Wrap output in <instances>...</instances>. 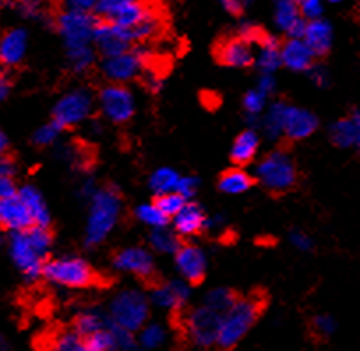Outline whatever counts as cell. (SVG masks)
Returning <instances> with one entry per match:
<instances>
[{"label": "cell", "mask_w": 360, "mask_h": 351, "mask_svg": "<svg viewBox=\"0 0 360 351\" xmlns=\"http://www.w3.org/2000/svg\"><path fill=\"white\" fill-rule=\"evenodd\" d=\"M122 198L115 187H101L90 198L89 217L85 226V244L89 248L103 244L119 224Z\"/></svg>", "instance_id": "6da1fadb"}, {"label": "cell", "mask_w": 360, "mask_h": 351, "mask_svg": "<svg viewBox=\"0 0 360 351\" xmlns=\"http://www.w3.org/2000/svg\"><path fill=\"white\" fill-rule=\"evenodd\" d=\"M263 311V300L258 295L251 297H237L230 309L221 319L219 336H217L216 347L221 351L233 350L258 321Z\"/></svg>", "instance_id": "7a4b0ae2"}, {"label": "cell", "mask_w": 360, "mask_h": 351, "mask_svg": "<svg viewBox=\"0 0 360 351\" xmlns=\"http://www.w3.org/2000/svg\"><path fill=\"white\" fill-rule=\"evenodd\" d=\"M150 307V298L143 291L138 290V288H126V290H120L110 300V321L138 333V330L148 321Z\"/></svg>", "instance_id": "3957f363"}, {"label": "cell", "mask_w": 360, "mask_h": 351, "mask_svg": "<svg viewBox=\"0 0 360 351\" xmlns=\"http://www.w3.org/2000/svg\"><path fill=\"white\" fill-rule=\"evenodd\" d=\"M43 277L60 288L82 290L96 283L94 269L79 256H62L44 263Z\"/></svg>", "instance_id": "277c9868"}, {"label": "cell", "mask_w": 360, "mask_h": 351, "mask_svg": "<svg viewBox=\"0 0 360 351\" xmlns=\"http://www.w3.org/2000/svg\"><path fill=\"white\" fill-rule=\"evenodd\" d=\"M255 179L272 193H285L297 182V168L285 151H274L256 165Z\"/></svg>", "instance_id": "5b68a950"}, {"label": "cell", "mask_w": 360, "mask_h": 351, "mask_svg": "<svg viewBox=\"0 0 360 351\" xmlns=\"http://www.w3.org/2000/svg\"><path fill=\"white\" fill-rule=\"evenodd\" d=\"M221 319H223V314L216 309L205 304L196 305L184 316L186 337L198 350L214 347L219 336Z\"/></svg>", "instance_id": "8992f818"}, {"label": "cell", "mask_w": 360, "mask_h": 351, "mask_svg": "<svg viewBox=\"0 0 360 351\" xmlns=\"http://www.w3.org/2000/svg\"><path fill=\"white\" fill-rule=\"evenodd\" d=\"M98 23L99 16L92 15V13L62 11L55 20V25L64 41L65 50L94 46V34Z\"/></svg>", "instance_id": "52a82bcc"}, {"label": "cell", "mask_w": 360, "mask_h": 351, "mask_svg": "<svg viewBox=\"0 0 360 351\" xmlns=\"http://www.w3.org/2000/svg\"><path fill=\"white\" fill-rule=\"evenodd\" d=\"M96 99L89 89H75L64 94L53 106V122L62 129H71L86 122L94 110Z\"/></svg>", "instance_id": "ba28073f"}, {"label": "cell", "mask_w": 360, "mask_h": 351, "mask_svg": "<svg viewBox=\"0 0 360 351\" xmlns=\"http://www.w3.org/2000/svg\"><path fill=\"white\" fill-rule=\"evenodd\" d=\"M98 106L113 124H126L136 111V101L131 90L122 83H108L99 90Z\"/></svg>", "instance_id": "9c48e42d"}, {"label": "cell", "mask_w": 360, "mask_h": 351, "mask_svg": "<svg viewBox=\"0 0 360 351\" xmlns=\"http://www.w3.org/2000/svg\"><path fill=\"white\" fill-rule=\"evenodd\" d=\"M148 53L143 46H133L113 57H105L101 64L103 75L112 83H127L134 78H140L147 65Z\"/></svg>", "instance_id": "30bf717a"}, {"label": "cell", "mask_w": 360, "mask_h": 351, "mask_svg": "<svg viewBox=\"0 0 360 351\" xmlns=\"http://www.w3.org/2000/svg\"><path fill=\"white\" fill-rule=\"evenodd\" d=\"M9 255L27 281H36L43 276L44 256L30 244L27 231H15L9 238Z\"/></svg>", "instance_id": "8fae6325"}, {"label": "cell", "mask_w": 360, "mask_h": 351, "mask_svg": "<svg viewBox=\"0 0 360 351\" xmlns=\"http://www.w3.org/2000/svg\"><path fill=\"white\" fill-rule=\"evenodd\" d=\"M134 44H136V39H134L133 30L108 22V20L99 18L94 34V46L103 57L120 55L124 51L131 50Z\"/></svg>", "instance_id": "7c38bea8"}, {"label": "cell", "mask_w": 360, "mask_h": 351, "mask_svg": "<svg viewBox=\"0 0 360 351\" xmlns=\"http://www.w3.org/2000/svg\"><path fill=\"white\" fill-rule=\"evenodd\" d=\"M150 304L162 311H182L191 298V284L184 279H173L155 284L150 290Z\"/></svg>", "instance_id": "4fadbf2b"}, {"label": "cell", "mask_w": 360, "mask_h": 351, "mask_svg": "<svg viewBox=\"0 0 360 351\" xmlns=\"http://www.w3.org/2000/svg\"><path fill=\"white\" fill-rule=\"evenodd\" d=\"M113 269L119 272L131 274L140 279H148L154 276L155 263L150 251L143 248H126L113 256Z\"/></svg>", "instance_id": "5bb4252c"}, {"label": "cell", "mask_w": 360, "mask_h": 351, "mask_svg": "<svg viewBox=\"0 0 360 351\" xmlns=\"http://www.w3.org/2000/svg\"><path fill=\"white\" fill-rule=\"evenodd\" d=\"M175 267L180 277L189 284L202 283L207 274V255L198 245H182L175 255Z\"/></svg>", "instance_id": "9a60e30c"}, {"label": "cell", "mask_w": 360, "mask_h": 351, "mask_svg": "<svg viewBox=\"0 0 360 351\" xmlns=\"http://www.w3.org/2000/svg\"><path fill=\"white\" fill-rule=\"evenodd\" d=\"M255 53L256 44L248 41L242 36L230 37L224 41L217 50V58L223 65L233 69L248 68V65L255 64Z\"/></svg>", "instance_id": "2e32d148"}, {"label": "cell", "mask_w": 360, "mask_h": 351, "mask_svg": "<svg viewBox=\"0 0 360 351\" xmlns=\"http://www.w3.org/2000/svg\"><path fill=\"white\" fill-rule=\"evenodd\" d=\"M318 129V117L313 111L300 106H292L288 104L285 111V127L283 134L292 141L306 140L314 131Z\"/></svg>", "instance_id": "e0dca14e"}, {"label": "cell", "mask_w": 360, "mask_h": 351, "mask_svg": "<svg viewBox=\"0 0 360 351\" xmlns=\"http://www.w3.org/2000/svg\"><path fill=\"white\" fill-rule=\"evenodd\" d=\"M36 224L30 215L29 208L23 203L18 193L15 196L2 198L0 200V228H6L9 231H25Z\"/></svg>", "instance_id": "ac0fdd59"}, {"label": "cell", "mask_w": 360, "mask_h": 351, "mask_svg": "<svg viewBox=\"0 0 360 351\" xmlns=\"http://www.w3.org/2000/svg\"><path fill=\"white\" fill-rule=\"evenodd\" d=\"M313 53L302 37H288L281 43V64L293 72H307L314 65Z\"/></svg>", "instance_id": "d6986e66"}, {"label": "cell", "mask_w": 360, "mask_h": 351, "mask_svg": "<svg viewBox=\"0 0 360 351\" xmlns=\"http://www.w3.org/2000/svg\"><path fill=\"white\" fill-rule=\"evenodd\" d=\"M274 22L281 32L288 37H304L307 22L300 15V9L293 0H276Z\"/></svg>", "instance_id": "ffe728a7"}, {"label": "cell", "mask_w": 360, "mask_h": 351, "mask_svg": "<svg viewBox=\"0 0 360 351\" xmlns=\"http://www.w3.org/2000/svg\"><path fill=\"white\" fill-rule=\"evenodd\" d=\"M29 34L25 29H11L0 39V64L6 68L18 65L25 58Z\"/></svg>", "instance_id": "44dd1931"}, {"label": "cell", "mask_w": 360, "mask_h": 351, "mask_svg": "<svg viewBox=\"0 0 360 351\" xmlns=\"http://www.w3.org/2000/svg\"><path fill=\"white\" fill-rule=\"evenodd\" d=\"M255 65L259 75H274L281 68V43L274 36L263 34L262 39L256 43Z\"/></svg>", "instance_id": "7402d4cb"}, {"label": "cell", "mask_w": 360, "mask_h": 351, "mask_svg": "<svg viewBox=\"0 0 360 351\" xmlns=\"http://www.w3.org/2000/svg\"><path fill=\"white\" fill-rule=\"evenodd\" d=\"M172 219L173 229L179 233L180 237H195V235L205 229V212L202 210L198 203H193L191 200Z\"/></svg>", "instance_id": "603a6c76"}, {"label": "cell", "mask_w": 360, "mask_h": 351, "mask_svg": "<svg viewBox=\"0 0 360 351\" xmlns=\"http://www.w3.org/2000/svg\"><path fill=\"white\" fill-rule=\"evenodd\" d=\"M304 41L307 43V46L313 50V53L316 57H323L330 51L332 41H334V29H332L330 23L325 18L311 20L306 25V32H304Z\"/></svg>", "instance_id": "cb8c5ba5"}, {"label": "cell", "mask_w": 360, "mask_h": 351, "mask_svg": "<svg viewBox=\"0 0 360 351\" xmlns=\"http://www.w3.org/2000/svg\"><path fill=\"white\" fill-rule=\"evenodd\" d=\"M258 151L259 134L258 131L249 127V129L242 131V133L235 138L233 145H231L230 158L235 165H249V162L256 158Z\"/></svg>", "instance_id": "d4e9b609"}, {"label": "cell", "mask_w": 360, "mask_h": 351, "mask_svg": "<svg viewBox=\"0 0 360 351\" xmlns=\"http://www.w3.org/2000/svg\"><path fill=\"white\" fill-rule=\"evenodd\" d=\"M110 325V316L108 312L101 311L98 307H90L83 309L76 314L75 321H72V330H75L78 336H82L83 339H86L92 333L99 332L105 326Z\"/></svg>", "instance_id": "484cf974"}, {"label": "cell", "mask_w": 360, "mask_h": 351, "mask_svg": "<svg viewBox=\"0 0 360 351\" xmlns=\"http://www.w3.org/2000/svg\"><path fill=\"white\" fill-rule=\"evenodd\" d=\"M18 196L27 205L37 226H50V210H48L46 201H44L43 194L39 193L37 187L23 186L22 189H18Z\"/></svg>", "instance_id": "4316f807"}, {"label": "cell", "mask_w": 360, "mask_h": 351, "mask_svg": "<svg viewBox=\"0 0 360 351\" xmlns=\"http://www.w3.org/2000/svg\"><path fill=\"white\" fill-rule=\"evenodd\" d=\"M288 103L285 101H276V103L270 104L269 108L263 113V120H262V129L263 134L269 138L270 141L279 140L283 134V127H285V111Z\"/></svg>", "instance_id": "83f0119b"}, {"label": "cell", "mask_w": 360, "mask_h": 351, "mask_svg": "<svg viewBox=\"0 0 360 351\" xmlns=\"http://www.w3.org/2000/svg\"><path fill=\"white\" fill-rule=\"evenodd\" d=\"M138 344L147 351L161 350L168 343V328L162 323L147 321L138 330Z\"/></svg>", "instance_id": "f1b7e54d"}, {"label": "cell", "mask_w": 360, "mask_h": 351, "mask_svg": "<svg viewBox=\"0 0 360 351\" xmlns=\"http://www.w3.org/2000/svg\"><path fill=\"white\" fill-rule=\"evenodd\" d=\"M150 248L155 253H159V255L175 256L176 251L182 248V242H180V235L175 229L168 228V226H162V228L152 229Z\"/></svg>", "instance_id": "f546056e"}, {"label": "cell", "mask_w": 360, "mask_h": 351, "mask_svg": "<svg viewBox=\"0 0 360 351\" xmlns=\"http://www.w3.org/2000/svg\"><path fill=\"white\" fill-rule=\"evenodd\" d=\"M252 180H255V177L249 175L248 172H244V170L240 168H233L221 175L219 189L223 191L224 194L238 196V194H244L251 189Z\"/></svg>", "instance_id": "4dcf8cb0"}, {"label": "cell", "mask_w": 360, "mask_h": 351, "mask_svg": "<svg viewBox=\"0 0 360 351\" xmlns=\"http://www.w3.org/2000/svg\"><path fill=\"white\" fill-rule=\"evenodd\" d=\"M152 9L154 8H150L148 4H145L143 0H140V2H134V4H129L124 9H120V11L117 13L112 20H108V22H113L117 23V25L133 30L134 27L140 25V23L147 18V15Z\"/></svg>", "instance_id": "1f68e13d"}, {"label": "cell", "mask_w": 360, "mask_h": 351, "mask_svg": "<svg viewBox=\"0 0 360 351\" xmlns=\"http://www.w3.org/2000/svg\"><path fill=\"white\" fill-rule=\"evenodd\" d=\"M180 173L173 168H159L148 179V186L154 191L155 196H161L166 193H176L180 182Z\"/></svg>", "instance_id": "d6a6232c"}, {"label": "cell", "mask_w": 360, "mask_h": 351, "mask_svg": "<svg viewBox=\"0 0 360 351\" xmlns=\"http://www.w3.org/2000/svg\"><path fill=\"white\" fill-rule=\"evenodd\" d=\"M330 141L339 148H355V124L352 115L335 120L330 127Z\"/></svg>", "instance_id": "836d02e7"}, {"label": "cell", "mask_w": 360, "mask_h": 351, "mask_svg": "<svg viewBox=\"0 0 360 351\" xmlns=\"http://www.w3.org/2000/svg\"><path fill=\"white\" fill-rule=\"evenodd\" d=\"M65 57H68L69 69L75 75H83L96 64L98 50H96V46L75 48V50H65Z\"/></svg>", "instance_id": "e575fe53"}, {"label": "cell", "mask_w": 360, "mask_h": 351, "mask_svg": "<svg viewBox=\"0 0 360 351\" xmlns=\"http://www.w3.org/2000/svg\"><path fill=\"white\" fill-rule=\"evenodd\" d=\"M134 215H136V219L141 224L148 226L152 229L169 224V217L158 207L155 201H152V203H141L136 208V212H134Z\"/></svg>", "instance_id": "d590c367"}, {"label": "cell", "mask_w": 360, "mask_h": 351, "mask_svg": "<svg viewBox=\"0 0 360 351\" xmlns=\"http://www.w3.org/2000/svg\"><path fill=\"white\" fill-rule=\"evenodd\" d=\"M50 351H96V350L90 346L82 336H78L75 330H69V332H62L55 337L53 343H51Z\"/></svg>", "instance_id": "8d00e7d4"}, {"label": "cell", "mask_w": 360, "mask_h": 351, "mask_svg": "<svg viewBox=\"0 0 360 351\" xmlns=\"http://www.w3.org/2000/svg\"><path fill=\"white\" fill-rule=\"evenodd\" d=\"M266 101H269V96H265L258 89H252L245 94L244 99H242V106H244V111L248 115V119L251 120V124H255L265 113V110L269 108Z\"/></svg>", "instance_id": "74e56055"}, {"label": "cell", "mask_w": 360, "mask_h": 351, "mask_svg": "<svg viewBox=\"0 0 360 351\" xmlns=\"http://www.w3.org/2000/svg\"><path fill=\"white\" fill-rule=\"evenodd\" d=\"M235 300H237V295L231 290H228V288H214V290H210L209 293L203 297L202 304L209 305V307L216 309L221 314H224V312L233 305Z\"/></svg>", "instance_id": "f35d334b"}, {"label": "cell", "mask_w": 360, "mask_h": 351, "mask_svg": "<svg viewBox=\"0 0 360 351\" xmlns=\"http://www.w3.org/2000/svg\"><path fill=\"white\" fill-rule=\"evenodd\" d=\"M25 231H27V237H29L30 244H32L34 248H36L37 251H39L44 258H46V255L50 253V249H51V244H53V237H51V233H50V229H48V226L34 224L32 228L25 229Z\"/></svg>", "instance_id": "ab89813d"}, {"label": "cell", "mask_w": 360, "mask_h": 351, "mask_svg": "<svg viewBox=\"0 0 360 351\" xmlns=\"http://www.w3.org/2000/svg\"><path fill=\"white\" fill-rule=\"evenodd\" d=\"M86 343L94 347L96 351H119V346H117L115 333H113L112 321H110L108 326H105L99 332L92 333V336L86 337Z\"/></svg>", "instance_id": "60d3db41"}, {"label": "cell", "mask_w": 360, "mask_h": 351, "mask_svg": "<svg viewBox=\"0 0 360 351\" xmlns=\"http://www.w3.org/2000/svg\"><path fill=\"white\" fill-rule=\"evenodd\" d=\"M62 131L64 129L51 120L50 124H44V126H41L39 129L34 133L32 140L37 147H51V145H55L58 141Z\"/></svg>", "instance_id": "b9f144b4"}, {"label": "cell", "mask_w": 360, "mask_h": 351, "mask_svg": "<svg viewBox=\"0 0 360 351\" xmlns=\"http://www.w3.org/2000/svg\"><path fill=\"white\" fill-rule=\"evenodd\" d=\"M188 201L189 200H186V198L179 193H166V194H161V196L155 198V203H158V207L161 208V210L165 212L169 219H172L173 215L179 214V212L182 210V207H184Z\"/></svg>", "instance_id": "7bdbcfd3"}, {"label": "cell", "mask_w": 360, "mask_h": 351, "mask_svg": "<svg viewBox=\"0 0 360 351\" xmlns=\"http://www.w3.org/2000/svg\"><path fill=\"white\" fill-rule=\"evenodd\" d=\"M311 326H313V332L316 333L318 337H332L335 332H338V321L332 314H327V312H321V314H316L311 321Z\"/></svg>", "instance_id": "ee69618b"}, {"label": "cell", "mask_w": 360, "mask_h": 351, "mask_svg": "<svg viewBox=\"0 0 360 351\" xmlns=\"http://www.w3.org/2000/svg\"><path fill=\"white\" fill-rule=\"evenodd\" d=\"M134 2H140V0H99L96 15L101 20H112L120 9H124L129 4H134Z\"/></svg>", "instance_id": "f6af8a7d"}, {"label": "cell", "mask_w": 360, "mask_h": 351, "mask_svg": "<svg viewBox=\"0 0 360 351\" xmlns=\"http://www.w3.org/2000/svg\"><path fill=\"white\" fill-rule=\"evenodd\" d=\"M299 9L300 15H302V18L306 20V22L323 18L325 0H300Z\"/></svg>", "instance_id": "bcb514c9"}, {"label": "cell", "mask_w": 360, "mask_h": 351, "mask_svg": "<svg viewBox=\"0 0 360 351\" xmlns=\"http://www.w3.org/2000/svg\"><path fill=\"white\" fill-rule=\"evenodd\" d=\"M16 8L23 18H41L44 13V0H18Z\"/></svg>", "instance_id": "7dc6e473"}, {"label": "cell", "mask_w": 360, "mask_h": 351, "mask_svg": "<svg viewBox=\"0 0 360 351\" xmlns=\"http://www.w3.org/2000/svg\"><path fill=\"white\" fill-rule=\"evenodd\" d=\"M98 6H99V0H60L62 11L92 13V15H96Z\"/></svg>", "instance_id": "c3c4849f"}, {"label": "cell", "mask_w": 360, "mask_h": 351, "mask_svg": "<svg viewBox=\"0 0 360 351\" xmlns=\"http://www.w3.org/2000/svg\"><path fill=\"white\" fill-rule=\"evenodd\" d=\"M141 82H143V85L147 87L150 92H159L162 87V76L161 72L155 71L154 68H150V65H145L143 72H141Z\"/></svg>", "instance_id": "681fc988"}, {"label": "cell", "mask_w": 360, "mask_h": 351, "mask_svg": "<svg viewBox=\"0 0 360 351\" xmlns=\"http://www.w3.org/2000/svg\"><path fill=\"white\" fill-rule=\"evenodd\" d=\"M198 186H200V182H198V179H196V177L182 175V177H180L179 189H176V193L182 194L186 200H191V198L195 196L196 193H198Z\"/></svg>", "instance_id": "f907efd6"}, {"label": "cell", "mask_w": 360, "mask_h": 351, "mask_svg": "<svg viewBox=\"0 0 360 351\" xmlns=\"http://www.w3.org/2000/svg\"><path fill=\"white\" fill-rule=\"evenodd\" d=\"M290 242H292L293 248L299 249V251L302 253H309L314 245L313 238H311L306 231H300V229H293V231L290 233Z\"/></svg>", "instance_id": "816d5d0a"}, {"label": "cell", "mask_w": 360, "mask_h": 351, "mask_svg": "<svg viewBox=\"0 0 360 351\" xmlns=\"http://www.w3.org/2000/svg\"><path fill=\"white\" fill-rule=\"evenodd\" d=\"M217 2H219L224 11L233 16L242 15L251 4V0H217Z\"/></svg>", "instance_id": "f5cc1de1"}, {"label": "cell", "mask_w": 360, "mask_h": 351, "mask_svg": "<svg viewBox=\"0 0 360 351\" xmlns=\"http://www.w3.org/2000/svg\"><path fill=\"white\" fill-rule=\"evenodd\" d=\"M307 72H309L311 82H313L316 87H327L328 85V72L325 68L314 64Z\"/></svg>", "instance_id": "db71d44e"}, {"label": "cell", "mask_w": 360, "mask_h": 351, "mask_svg": "<svg viewBox=\"0 0 360 351\" xmlns=\"http://www.w3.org/2000/svg\"><path fill=\"white\" fill-rule=\"evenodd\" d=\"M16 193H18V189H16V184L13 180V177L0 175V200L2 198L15 196Z\"/></svg>", "instance_id": "11a10c76"}, {"label": "cell", "mask_w": 360, "mask_h": 351, "mask_svg": "<svg viewBox=\"0 0 360 351\" xmlns=\"http://www.w3.org/2000/svg\"><path fill=\"white\" fill-rule=\"evenodd\" d=\"M276 87H278V83H276V78L274 75H259V79H258V85H256V89L262 90L265 96H272V92L276 90Z\"/></svg>", "instance_id": "9f6ffc18"}, {"label": "cell", "mask_w": 360, "mask_h": 351, "mask_svg": "<svg viewBox=\"0 0 360 351\" xmlns=\"http://www.w3.org/2000/svg\"><path fill=\"white\" fill-rule=\"evenodd\" d=\"M11 76L6 71H0V103H4V101L8 99L9 94H11Z\"/></svg>", "instance_id": "6f0895ef"}, {"label": "cell", "mask_w": 360, "mask_h": 351, "mask_svg": "<svg viewBox=\"0 0 360 351\" xmlns=\"http://www.w3.org/2000/svg\"><path fill=\"white\" fill-rule=\"evenodd\" d=\"M224 226V219L223 215H210V217L205 219V229L207 231H219L221 228Z\"/></svg>", "instance_id": "680465c9"}, {"label": "cell", "mask_w": 360, "mask_h": 351, "mask_svg": "<svg viewBox=\"0 0 360 351\" xmlns=\"http://www.w3.org/2000/svg\"><path fill=\"white\" fill-rule=\"evenodd\" d=\"M99 187L96 186V182L92 179H85L82 182V186H79V193H82V196H85V198H92L96 194V191H98Z\"/></svg>", "instance_id": "91938a15"}, {"label": "cell", "mask_w": 360, "mask_h": 351, "mask_svg": "<svg viewBox=\"0 0 360 351\" xmlns=\"http://www.w3.org/2000/svg\"><path fill=\"white\" fill-rule=\"evenodd\" d=\"M16 172V166L11 159L8 158H2L0 155V175H8V177H15Z\"/></svg>", "instance_id": "94428289"}, {"label": "cell", "mask_w": 360, "mask_h": 351, "mask_svg": "<svg viewBox=\"0 0 360 351\" xmlns=\"http://www.w3.org/2000/svg\"><path fill=\"white\" fill-rule=\"evenodd\" d=\"M352 119L355 124V151L360 152V111H353Z\"/></svg>", "instance_id": "6125c7cd"}, {"label": "cell", "mask_w": 360, "mask_h": 351, "mask_svg": "<svg viewBox=\"0 0 360 351\" xmlns=\"http://www.w3.org/2000/svg\"><path fill=\"white\" fill-rule=\"evenodd\" d=\"M0 351H11V343H9L8 337L2 336V333H0Z\"/></svg>", "instance_id": "be15d7a7"}, {"label": "cell", "mask_w": 360, "mask_h": 351, "mask_svg": "<svg viewBox=\"0 0 360 351\" xmlns=\"http://www.w3.org/2000/svg\"><path fill=\"white\" fill-rule=\"evenodd\" d=\"M6 148H8V138H6V134L0 129V155L4 154Z\"/></svg>", "instance_id": "e7e4bbea"}, {"label": "cell", "mask_w": 360, "mask_h": 351, "mask_svg": "<svg viewBox=\"0 0 360 351\" xmlns=\"http://www.w3.org/2000/svg\"><path fill=\"white\" fill-rule=\"evenodd\" d=\"M330 4H341V2H345V0H328Z\"/></svg>", "instance_id": "03108f58"}, {"label": "cell", "mask_w": 360, "mask_h": 351, "mask_svg": "<svg viewBox=\"0 0 360 351\" xmlns=\"http://www.w3.org/2000/svg\"><path fill=\"white\" fill-rule=\"evenodd\" d=\"M2 2H18V0H2Z\"/></svg>", "instance_id": "003e7915"}]
</instances>
